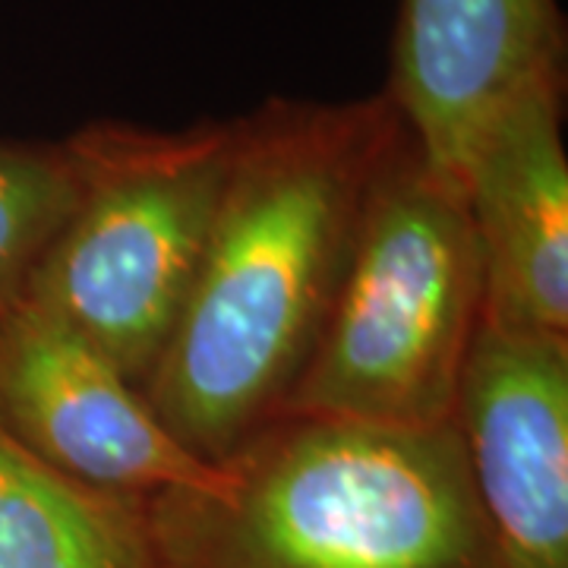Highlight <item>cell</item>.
Returning a JSON list of instances; mask_svg holds the SVG:
<instances>
[{"instance_id": "30bf717a", "label": "cell", "mask_w": 568, "mask_h": 568, "mask_svg": "<svg viewBox=\"0 0 568 568\" xmlns=\"http://www.w3.org/2000/svg\"><path fill=\"white\" fill-rule=\"evenodd\" d=\"M77 196L67 140L0 142V323L26 301L32 272Z\"/></svg>"}, {"instance_id": "52a82bcc", "label": "cell", "mask_w": 568, "mask_h": 568, "mask_svg": "<svg viewBox=\"0 0 568 568\" xmlns=\"http://www.w3.org/2000/svg\"><path fill=\"white\" fill-rule=\"evenodd\" d=\"M552 77H566L559 0H402L386 92L429 168L458 193L484 126Z\"/></svg>"}, {"instance_id": "7a4b0ae2", "label": "cell", "mask_w": 568, "mask_h": 568, "mask_svg": "<svg viewBox=\"0 0 568 568\" xmlns=\"http://www.w3.org/2000/svg\"><path fill=\"white\" fill-rule=\"evenodd\" d=\"M145 521L162 568H499L452 420L278 414Z\"/></svg>"}, {"instance_id": "5b68a950", "label": "cell", "mask_w": 568, "mask_h": 568, "mask_svg": "<svg viewBox=\"0 0 568 568\" xmlns=\"http://www.w3.org/2000/svg\"><path fill=\"white\" fill-rule=\"evenodd\" d=\"M0 426L67 480L121 499L212 487L219 465L168 433L114 361L22 301L0 323Z\"/></svg>"}, {"instance_id": "9c48e42d", "label": "cell", "mask_w": 568, "mask_h": 568, "mask_svg": "<svg viewBox=\"0 0 568 568\" xmlns=\"http://www.w3.org/2000/svg\"><path fill=\"white\" fill-rule=\"evenodd\" d=\"M0 568H162L145 503L85 489L0 426Z\"/></svg>"}, {"instance_id": "3957f363", "label": "cell", "mask_w": 568, "mask_h": 568, "mask_svg": "<svg viewBox=\"0 0 568 568\" xmlns=\"http://www.w3.org/2000/svg\"><path fill=\"white\" fill-rule=\"evenodd\" d=\"M480 323L484 272L465 196L405 123L369 181L338 294L282 414L448 424Z\"/></svg>"}, {"instance_id": "6da1fadb", "label": "cell", "mask_w": 568, "mask_h": 568, "mask_svg": "<svg viewBox=\"0 0 568 568\" xmlns=\"http://www.w3.org/2000/svg\"><path fill=\"white\" fill-rule=\"evenodd\" d=\"M402 126L388 92L272 99L234 118L203 263L142 386L196 458L222 465L284 410L338 294L369 181Z\"/></svg>"}, {"instance_id": "277c9868", "label": "cell", "mask_w": 568, "mask_h": 568, "mask_svg": "<svg viewBox=\"0 0 568 568\" xmlns=\"http://www.w3.org/2000/svg\"><path fill=\"white\" fill-rule=\"evenodd\" d=\"M77 196L26 291L145 386L203 263L234 121L183 130L89 123L70 140Z\"/></svg>"}, {"instance_id": "8992f818", "label": "cell", "mask_w": 568, "mask_h": 568, "mask_svg": "<svg viewBox=\"0 0 568 568\" xmlns=\"http://www.w3.org/2000/svg\"><path fill=\"white\" fill-rule=\"evenodd\" d=\"M452 426L499 568H568V335L480 323Z\"/></svg>"}, {"instance_id": "ba28073f", "label": "cell", "mask_w": 568, "mask_h": 568, "mask_svg": "<svg viewBox=\"0 0 568 568\" xmlns=\"http://www.w3.org/2000/svg\"><path fill=\"white\" fill-rule=\"evenodd\" d=\"M566 77L534 82L484 126L465 171L484 272V323L568 335Z\"/></svg>"}]
</instances>
